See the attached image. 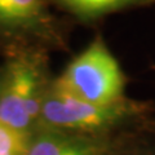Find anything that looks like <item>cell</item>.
<instances>
[{
	"label": "cell",
	"mask_w": 155,
	"mask_h": 155,
	"mask_svg": "<svg viewBox=\"0 0 155 155\" xmlns=\"http://www.w3.org/2000/svg\"><path fill=\"white\" fill-rule=\"evenodd\" d=\"M40 7V0H0V22H30L38 17Z\"/></svg>",
	"instance_id": "cell-6"
},
{
	"label": "cell",
	"mask_w": 155,
	"mask_h": 155,
	"mask_svg": "<svg viewBox=\"0 0 155 155\" xmlns=\"http://www.w3.org/2000/svg\"><path fill=\"white\" fill-rule=\"evenodd\" d=\"M64 7L81 16H98L118 8L127 7L140 0H57Z\"/></svg>",
	"instance_id": "cell-7"
},
{
	"label": "cell",
	"mask_w": 155,
	"mask_h": 155,
	"mask_svg": "<svg viewBox=\"0 0 155 155\" xmlns=\"http://www.w3.org/2000/svg\"><path fill=\"white\" fill-rule=\"evenodd\" d=\"M149 111L146 104L127 97L119 102L97 105L56 92L49 85L38 124L43 129L69 133L115 136L133 130L129 127H136L145 120Z\"/></svg>",
	"instance_id": "cell-1"
},
{
	"label": "cell",
	"mask_w": 155,
	"mask_h": 155,
	"mask_svg": "<svg viewBox=\"0 0 155 155\" xmlns=\"http://www.w3.org/2000/svg\"><path fill=\"white\" fill-rule=\"evenodd\" d=\"M32 133L0 122V155H26Z\"/></svg>",
	"instance_id": "cell-8"
},
{
	"label": "cell",
	"mask_w": 155,
	"mask_h": 155,
	"mask_svg": "<svg viewBox=\"0 0 155 155\" xmlns=\"http://www.w3.org/2000/svg\"><path fill=\"white\" fill-rule=\"evenodd\" d=\"M113 155H155L154 129L137 128L123 137Z\"/></svg>",
	"instance_id": "cell-5"
},
{
	"label": "cell",
	"mask_w": 155,
	"mask_h": 155,
	"mask_svg": "<svg viewBox=\"0 0 155 155\" xmlns=\"http://www.w3.org/2000/svg\"><path fill=\"white\" fill-rule=\"evenodd\" d=\"M47 89L34 66L25 62L13 64L0 92V122L30 132L32 125L39 123Z\"/></svg>",
	"instance_id": "cell-3"
},
{
	"label": "cell",
	"mask_w": 155,
	"mask_h": 155,
	"mask_svg": "<svg viewBox=\"0 0 155 155\" xmlns=\"http://www.w3.org/2000/svg\"><path fill=\"white\" fill-rule=\"evenodd\" d=\"M51 88L84 102L107 105L125 98V78L115 57L97 39L70 62Z\"/></svg>",
	"instance_id": "cell-2"
},
{
	"label": "cell",
	"mask_w": 155,
	"mask_h": 155,
	"mask_svg": "<svg viewBox=\"0 0 155 155\" xmlns=\"http://www.w3.org/2000/svg\"><path fill=\"white\" fill-rule=\"evenodd\" d=\"M127 133L89 136L41 128L31 136L26 155H113Z\"/></svg>",
	"instance_id": "cell-4"
}]
</instances>
